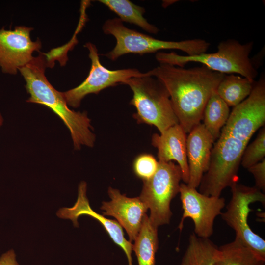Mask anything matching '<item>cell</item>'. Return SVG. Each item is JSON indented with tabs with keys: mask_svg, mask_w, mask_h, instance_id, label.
Instances as JSON below:
<instances>
[{
	"mask_svg": "<svg viewBox=\"0 0 265 265\" xmlns=\"http://www.w3.org/2000/svg\"><path fill=\"white\" fill-rule=\"evenodd\" d=\"M148 72L166 88L179 124L186 133L200 123L212 91L225 75L204 65L184 68L167 64Z\"/></svg>",
	"mask_w": 265,
	"mask_h": 265,
	"instance_id": "cell-1",
	"label": "cell"
},
{
	"mask_svg": "<svg viewBox=\"0 0 265 265\" xmlns=\"http://www.w3.org/2000/svg\"><path fill=\"white\" fill-rule=\"evenodd\" d=\"M47 67L46 54L40 53L19 69L29 94L26 102L46 106L59 116L70 131L75 149L79 150L82 146L93 147L95 135L91 132V120L87 113L69 108L62 92L56 90L47 80L45 75Z\"/></svg>",
	"mask_w": 265,
	"mask_h": 265,
	"instance_id": "cell-2",
	"label": "cell"
},
{
	"mask_svg": "<svg viewBox=\"0 0 265 265\" xmlns=\"http://www.w3.org/2000/svg\"><path fill=\"white\" fill-rule=\"evenodd\" d=\"M253 44V41L241 44L237 40L229 39L219 42L214 53L182 55L174 52H159L155 57L160 64L183 67L188 63L197 62L213 71L225 75L237 74L254 80L258 71L249 57Z\"/></svg>",
	"mask_w": 265,
	"mask_h": 265,
	"instance_id": "cell-3",
	"label": "cell"
},
{
	"mask_svg": "<svg viewBox=\"0 0 265 265\" xmlns=\"http://www.w3.org/2000/svg\"><path fill=\"white\" fill-rule=\"evenodd\" d=\"M102 29L105 34L112 35L116 39L113 49L104 54L111 61L128 53L143 55L161 50H179L187 55H193L206 53L210 46L207 41L199 38L179 41L156 39L126 27L119 18L106 20Z\"/></svg>",
	"mask_w": 265,
	"mask_h": 265,
	"instance_id": "cell-4",
	"label": "cell"
},
{
	"mask_svg": "<svg viewBox=\"0 0 265 265\" xmlns=\"http://www.w3.org/2000/svg\"><path fill=\"white\" fill-rule=\"evenodd\" d=\"M147 73L144 76L130 78L122 84L129 86L133 93L130 102L136 110L133 117L138 123L155 126L161 133L179 121L166 88Z\"/></svg>",
	"mask_w": 265,
	"mask_h": 265,
	"instance_id": "cell-5",
	"label": "cell"
},
{
	"mask_svg": "<svg viewBox=\"0 0 265 265\" xmlns=\"http://www.w3.org/2000/svg\"><path fill=\"white\" fill-rule=\"evenodd\" d=\"M247 144L232 136L220 135L213 145L208 169L198 186L200 193L219 197L225 188L238 182L242 155Z\"/></svg>",
	"mask_w": 265,
	"mask_h": 265,
	"instance_id": "cell-6",
	"label": "cell"
},
{
	"mask_svg": "<svg viewBox=\"0 0 265 265\" xmlns=\"http://www.w3.org/2000/svg\"><path fill=\"white\" fill-rule=\"evenodd\" d=\"M181 180L182 171L178 164L158 161L155 174L143 181L139 198L150 210L149 218L157 227L169 223L172 215L170 203L179 193Z\"/></svg>",
	"mask_w": 265,
	"mask_h": 265,
	"instance_id": "cell-7",
	"label": "cell"
},
{
	"mask_svg": "<svg viewBox=\"0 0 265 265\" xmlns=\"http://www.w3.org/2000/svg\"><path fill=\"white\" fill-rule=\"evenodd\" d=\"M230 187L231 198L225 212L221 213V217L234 230L236 238L265 260V240L252 230L248 223L251 211L250 205L259 202L264 206L265 195L255 186H247L237 182Z\"/></svg>",
	"mask_w": 265,
	"mask_h": 265,
	"instance_id": "cell-8",
	"label": "cell"
},
{
	"mask_svg": "<svg viewBox=\"0 0 265 265\" xmlns=\"http://www.w3.org/2000/svg\"><path fill=\"white\" fill-rule=\"evenodd\" d=\"M265 124V77L262 73L250 94L234 107L220 134L248 143L253 134Z\"/></svg>",
	"mask_w": 265,
	"mask_h": 265,
	"instance_id": "cell-9",
	"label": "cell"
},
{
	"mask_svg": "<svg viewBox=\"0 0 265 265\" xmlns=\"http://www.w3.org/2000/svg\"><path fill=\"white\" fill-rule=\"evenodd\" d=\"M84 46L89 51L88 56L91 62L90 70L86 79L81 84L62 92L68 106L74 108L78 107L82 100L88 94H97L107 87L122 84L130 78L147 74V72H141L135 68L109 70L101 63L98 50L95 44L89 42Z\"/></svg>",
	"mask_w": 265,
	"mask_h": 265,
	"instance_id": "cell-10",
	"label": "cell"
},
{
	"mask_svg": "<svg viewBox=\"0 0 265 265\" xmlns=\"http://www.w3.org/2000/svg\"><path fill=\"white\" fill-rule=\"evenodd\" d=\"M179 193L183 212L178 228L182 231L185 220L189 218L194 223L193 233L209 238L213 233L214 220L225 206V198L203 194L185 183L180 184Z\"/></svg>",
	"mask_w": 265,
	"mask_h": 265,
	"instance_id": "cell-11",
	"label": "cell"
},
{
	"mask_svg": "<svg viewBox=\"0 0 265 265\" xmlns=\"http://www.w3.org/2000/svg\"><path fill=\"white\" fill-rule=\"evenodd\" d=\"M33 29L24 26H16L13 30L0 29V68L2 73L16 74L33 59V53L40 51V39L33 41L30 37Z\"/></svg>",
	"mask_w": 265,
	"mask_h": 265,
	"instance_id": "cell-12",
	"label": "cell"
},
{
	"mask_svg": "<svg viewBox=\"0 0 265 265\" xmlns=\"http://www.w3.org/2000/svg\"><path fill=\"white\" fill-rule=\"evenodd\" d=\"M108 194L111 199L103 202L101 209L103 215L114 217L123 227L129 237V241H134L140 230L148 209L139 197L130 198L120 191L109 187Z\"/></svg>",
	"mask_w": 265,
	"mask_h": 265,
	"instance_id": "cell-13",
	"label": "cell"
},
{
	"mask_svg": "<svg viewBox=\"0 0 265 265\" xmlns=\"http://www.w3.org/2000/svg\"><path fill=\"white\" fill-rule=\"evenodd\" d=\"M86 182L82 181L79 184L78 199L74 206L60 209L57 212V216L70 219L76 227L78 226V219L80 216L87 215L94 218L102 224L112 241L123 249L127 256L128 265H133L132 244L125 238L122 227L117 221L107 219L92 209L86 196Z\"/></svg>",
	"mask_w": 265,
	"mask_h": 265,
	"instance_id": "cell-14",
	"label": "cell"
},
{
	"mask_svg": "<svg viewBox=\"0 0 265 265\" xmlns=\"http://www.w3.org/2000/svg\"><path fill=\"white\" fill-rule=\"evenodd\" d=\"M186 137V155L189 168L187 185L197 188L204 174L207 171L214 140L203 123H199Z\"/></svg>",
	"mask_w": 265,
	"mask_h": 265,
	"instance_id": "cell-15",
	"label": "cell"
},
{
	"mask_svg": "<svg viewBox=\"0 0 265 265\" xmlns=\"http://www.w3.org/2000/svg\"><path fill=\"white\" fill-rule=\"evenodd\" d=\"M186 137L183 128L177 124L160 134H153L151 139L152 145L157 149L159 161H176L182 171V180L186 184L189 180Z\"/></svg>",
	"mask_w": 265,
	"mask_h": 265,
	"instance_id": "cell-16",
	"label": "cell"
},
{
	"mask_svg": "<svg viewBox=\"0 0 265 265\" xmlns=\"http://www.w3.org/2000/svg\"><path fill=\"white\" fill-rule=\"evenodd\" d=\"M219 254L218 247L209 238L198 237L193 232L181 265H215Z\"/></svg>",
	"mask_w": 265,
	"mask_h": 265,
	"instance_id": "cell-17",
	"label": "cell"
},
{
	"mask_svg": "<svg viewBox=\"0 0 265 265\" xmlns=\"http://www.w3.org/2000/svg\"><path fill=\"white\" fill-rule=\"evenodd\" d=\"M132 244V250L138 265H155V255L158 248V227L151 222L146 214L139 234Z\"/></svg>",
	"mask_w": 265,
	"mask_h": 265,
	"instance_id": "cell-18",
	"label": "cell"
},
{
	"mask_svg": "<svg viewBox=\"0 0 265 265\" xmlns=\"http://www.w3.org/2000/svg\"><path fill=\"white\" fill-rule=\"evenodd\" d=\"M255 82L239 75H225L216 90L229 107H235L248 97Z\"/></svg>",
	"mask_w": 265,
	"mask_h": 265,
	"instance_id": "cell-19",
	"label": "cell"
},
{
	"mask_svg": "<svg viewBox=\"0 0 265 265\" xmlns=\"http://www.w3.org/2000/svg\"><path fill=\"white\" fill-rule=\"evenodd\" d=\"M98 1L116 14L123 22L134 24L150 33L156 34L159 30L144 17L145 13L144 7L129 0H99Z\"/></svg>",
	"mask_w": 265,
	"mask_h": 265,
	"instance_id": "cell-20",
	"label": "cell"
},
{
	"mask_svg": "<svg viewBox=\"0 0 265 265\" xmlns=\"http://www.w3.org/2000/svg\"><path fill=\"white\" fill-rule=\"evenodd\" d=\"M230 113L229 106L214 89L206 105L202 118L203 124L214 141L219 138Z\"/></svg>",
	"mask_w": 265,
	"mask_h": 265,
	"instance_id": "cell-21",
	"label": "cell"
},
{
	"mask_svg": "<svg viewBox=\"0 0 265 265\" xmlns=\"http://www.w3.org/2000/svg\"><path fill=\"white\" fill-rule=\"evenodd\" d=\"M219 254L215 265H265V260L237 238L218 247Z\"/></svg>",
	"mask_w": 265,
	"mask_h": 265,
	"instance_id": "cell-22",
	"label": "cell"
},
{
	"mask_svg": "<svg viewBox=\"0 0 265 265\" xmlns=\"http://www.w3.org/2000/svg\"><path fill=\"white\" fill-rule=\"evenodd\" d=\"M265 127H262L255 140L246 146L240 164L248 169L265 159Z\"/></svg>",
	"mask_w": 265,
	"mask_h": 265,
	"instance_id": "cell-23",
	"label": "cell"
},
{
	"mask_svg": "<svg viewBox=\"0 0 265 265\" xmlns=\"http://www.w3.org/2000/svg\"><path fill=\"white\" fill-rule=\"evenodd\" d=\"M158 161L150 154L144 153L137 156L133 162V170L137 177L143 181L150 179L156 173Z\"/></svg>",
	"mask_w": 265,
	"mask_h": 265,
	"instance_id": "cell-24",
	"label": "cell"
},
{
	"mask_svg": "<svg viewBox=\"0 0 265 265\" xmlns=\"http://www.w3.org/2000/svg\"><path fill=\"white\" fill-rule=\"evenodd\" d=\"M247 170L251 173L255 180L257 188L262 192H265V159L249 167Z\"/></svg>",
	"mask_w": 265,
	"mask_h": 265,
	"instance_id": "cell-25",
	"label": "cell"
},
{
	"mask_svg": "<svg viewBox=\"0 0 265 265\" xmlns=\"http://www.w3.org/2000/svg\"><path fill=\"white\" fill-rule=\"evenodd\" d=\"M0 265H19L16 259V254L13 249L5 252L0 257Z\"/></svg>",
	"mask_w": 265,
	"mask_h": 265,
	"instance_id": "cell-26",
	"label": "cell"
},
{
	"mask_svg": "<svg viewBox=\"0 0 265 265\" xmlns=\"http://www.w3.org/2000/svg\"><path fill=\"white\" fill-rule=\"evenodd\" d=\"M3 122V117H2L1 114V113L0 112V127L2 125Z\"/></svg>",
	"mask_w": 265,
	"mask_h": 265,
	"instance_id": "cell-27",
	"label": "cell"
}]
</instances>
